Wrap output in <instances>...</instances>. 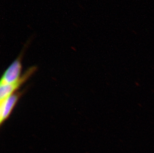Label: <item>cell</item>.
Wrapping results in <instances>:
<instances>
[{
    "instance_id": "cell-1",
    "label": "cell",
    "mask_w": 154,
    "mask_h": 153,
    "mask_svg": "<svg viewBox=\"0 0 154 153\" xmlns=\"http://www.w3.org/2000/svg\"><path fill=\"white\" fill-rule=\"evenodd\" d=\"M34 38L33 35L29 38L26 41L23 49L20 56L14 61L13 63L10 66L7 70L3 74L1 81L0 84H13L19 81L21 76H20L21 71H22V64L20 59L22 55L23 54L25 49L30 44L31 41Z\"/></svg>"
},
{
    "instance_id": "cell-3",
    "label": "cell",
    "mask_w": 154,
    "mask_h": 153,
    "mask_svg": "<svg viewBox=\"0 0 154 153\" xmlns=\"http://www.w3.org/2000/svg\"><path fill=\"white\" fill-rule=\"evenodd\" d=\"M20 93H14L10 97H8L3 100L1 101L0 105V122L1 124L8 118L12 112L14 107L16 104L19 98L20 97Z\"/></svg>"
},
{
    "instance_id": "cell-2",
    "label": "cell",
    "mask_w": 154,
    "mask_h": 153,
    "mask_svg": "<svg viewBox=\"0 0 154 153\" xmlns=\"http://www.w3.org/2000/svg\"><path fill=\"white\" fill-rule=\"evenodd\" d=\"M36 70L35 67H32L29 69L25 74L20 77L19 81L10 84H0V101L3 100L8 97H10L15 93L25 81L32 75Z\"/></svg>"
}]
</instances>
